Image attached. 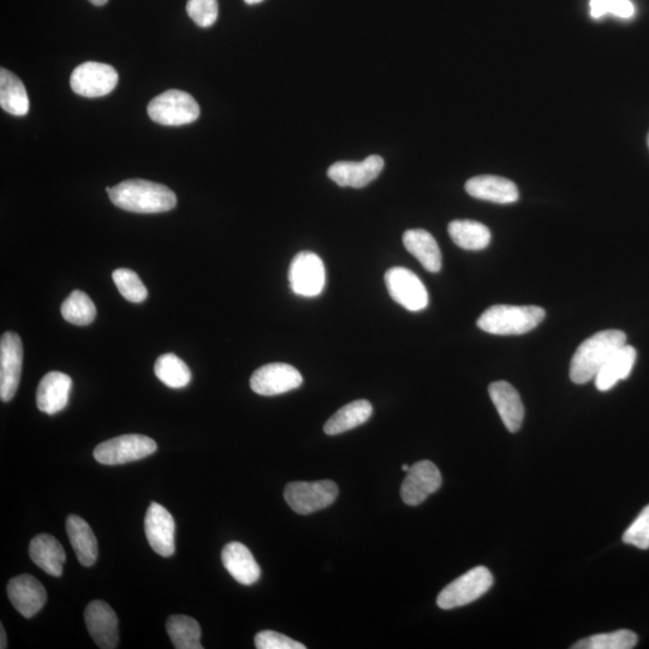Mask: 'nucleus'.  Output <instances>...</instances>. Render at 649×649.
I'll return each mask as SVG.
<instances>
[{
  "label": "nucleus",
  "instance_id": "obj_26",
  "mask_svg": "<svg viewBox=\"0 0 649 649\" xmlns=\"http://www.w3.org/2000/svg\"><path fill=\"white\" fill-rule=\"evenodd\" d=\"M372 414L373 407L368 401L351 402L331 416L324 426V431L327 436H338L365 424Z\"/></svg>",
  "mask_w": 649,
  "mask_h": 649
},
{
  "label": "nucleus",
  "instance_id": "obj_29",
  "mask_svg": "<svg viewBox=\"0 0 649 649\" xmlns=\"http://www.w3.org/2000/svg\"><path fill=\"white\" fill-rule=\"evenodd\" d=\"M170 640L177 649H202L201 628L194 618L184 615H174L166 622Z\"/></svg>",
  "mask_w": 649,
  "mask_h": 649
},
{
  "label": "nucleus",
  "instance_id": "obj_35",
  "mask_svg": "<svg viewBox=\"0 0 649 649\" xmlns=\"http://www.w3.org/2000/svg\"><path fill=\"white\" fill-rule=\"evenodd\" d=\"M187 13L199 27H211L218 20V0H188Z\"/></svg>",
  "mask_w": 649,
  "mask_h": 649
},
{
  "label": "nucleus",
  "instance_id": "obj_13",
  "mask_svg": "<svg viewBox=\"0 0 649 649\" xmlns=\"http://www.w3.org/2000/svg\"><path fill=\"white\" fill-rule=\"evenodd\" d=\"M442 474L431 461L416 462L407 472L401 487L403 502L410 506L420 505L442 486Z\"/></svg>",
  "mask_w": 649,
  "mask_h": 649
},
{
  "label": "nucleus",
  "instance_id": "obj_24",
  "mask_svg": "<svg viewBox=\"0 0 649 649\" xmlns=\"http://www.w3.org/2000/svg\"><path fill=\"white\" fill-rule=\"evenodd\" d=\"M67 533L77 559L83 567H92L98 559V541L91 526L83 518L70 515L67 518Z\"/></svg>",
  "mask_w": 649,
  "mask_h": 649
},
{
  "label": "nucleus",
  "instance_id": "obj_21",
  "mask_svg": "<svg viewBox=\"0 0 649 649\" xmlns=\"http://www.w3.org/2000/svg\"><path fill=\"white\" fill-rule=\"evenodd\" d=\"M224 568L234 579L243 586H252L258 582L261 575L259 564L256 563L252 552L241 543H230L222 552Z\"/></svg>",
  "mask_w": 649,
  "mask_h": 649
},
{
  "label": "nucleus",
  "instance_id": "obj_18",
  "mask_svg": "<svg viewBox=\"0 0 649 649\" xmlns=\"http://www.w3.org/2000/svg\"><path fill=\"white\" fill-rule=\"evenodd\" d=\"M494 407L497 408L506 430L511 433L520 431L525 419V407L515 387L506 381H494L488 387Z\"/></svg>",
  "mask_w": 649,
  "mask_h": 649
},
{
  "label": "nucleus",
  "instance_id": "obj_30",
  "mask_svg": "<svg viewBox=\"0 0 649 649\" xmlns=\"http://www.w3.org/2000/svg\"><path fill=\"white\" fill-rule=\"evenodd\" d=\"M154 372L157 378L171 389H183L192 380V373L187 363L171 353L159 357Z\"/></svg>",
  "mask_w": 649,
  "mask_h": 649
},
{
  "label": "nucleus",
  "instance_id": "obj_41",
  "mask_svg": "<svg viewBox=\"0 0 649 649\" xmlns=\"http://www.w3.org/2000/svg\"><path fill=\"white\" fill-rule=\"evenodd\" d=\"M402 469L404 470V472H408L410 466H408V464H403Z\"/></svg>",
  "mask_w": 649,
  "mask_h": 649
},
{
  "label": "nucleus",
  "instance_id": "obj_34",
  "mask_svg": "<svg viewBox=\"0 0 649 649\" xmlns=\"http://www.w3.org/2000/svg\"><path fill=\"white\" fill-rule=\"evenodd\" d=\"M591 16L598 20L611 14L619 19L629 20L635 15V5L630 0H591Z\"/></svg>",
  "mask_w": 649,
  "mask_h": 649
},
{
  "label": "nucleus",
  "instance_id": "obj_42",
  "mask_svg": "<svg viewBox=\"0 0 649 649\" xmlns=\"http://www.w3.org/2000/svg\"><path fill=\"white\" fill-rule=\"evenodd\" d=\"M647 144H648V147H649V134H648V138H647Z\"/></svg>",
  "mask_w": 649,
  "mask_h": 649
},
{
  "label": "nucleus",
  "instance_id": "obj_20",
  "mask_svg": "<svg viewBox=\"0 0 649 649\" xmlns=\"http://www.w3.org/2000/svg\"><path fill=\"white\" fill-rule=\"evenodd\" d=\"M466 192L475 199L500 205L514 204L520 198L514 182L490 175L470 178L466 183Z\"/></svg>",
  "mask_w": 649,
  "mask_h": 649
},
{
  "label": "nucleus",
  "instance_id": "obj_12",
  "mask_svg": "<svg viewBox=\"0 0 649 649\" xmlns=\"http://www.w3.org/2000/svg\"><path fill=\"white\" fill-rule=\"evenodd\" d=\"M23 363V345L19 335L7 332L0 341V398L13 400L19 389Z\"/></svg>",
  "mask_w": 649,
  "mask_h": 649
},
{
  "label": "nucleus",
  "instance_id": "obj_36",
  "mask_svg": "<svg viewBox=\"0 0 649 649\" xmlns=\"http://www.w3.org/2000/svg\"><path fill=\"white\" fill-rule=\"evenodd\" d=\"M625 544L635 546L640 550L649 549V505L640 512L636 520L623 535Z\"/></svg>",
  "mask_w": 649,
  "mask_h": 649
},
{
  "label": "nucleus",
  "instance_id": "obj_25",
  "mask_svg": "<svg viewBox=\"0 0 649 649\" xmlns=\"http://www.w3.org/2000/svg\"><path fill=\"white\" fill-rule=\"evenodd\" d=\"M636 349L625 344L609 361L601 367L595 375V386L601 392L609 391L618 384V381L629 377L636 362Z\"/></svg>",
  "mask_w": 649,
  "mask_h": 649
},
{
  "label": "nucleus",
  "instance_id": "obj_7",
  "mask_svg": "<svg viewBox=\"0 0 649 649\" xmlns=\"http://www.w3.org/2000/svg\"><path fill=\"white\" fill-rule=\"evenodd\" d=\"M157 449V443L150 437L125 434L98 445L94 450V458L105 466H119L151 456Z\"/></svg>",
  "mask_w": 649,
  "mask_h": 649
},
{
  "label": "nucleus",
  "instance_id": "obj_5",
  "mask_svg": "<svg viewBox=\"0 0 649 649\" xmlns=\"http://www.w3.org/2000/svg\"><path fill=\"white\" fill-rule=\"evenodd\" d=\"M492 585L491 571L485 567H476L446 586L439 593L437 604L443 610L466 606L490 591Z\"/></svg>",
  "mask_w": 649,
  "mask_h": 649
},
{
  "label": "nucleus",
  "instance_id": "obj_31",
  "mask_svg": "<svg viewBox=\"0 0 649 649\" xmlns=\"http://www.w3.org/2000/svg\"><path fill=\"white\" fill-rule=\"evenodd\" d=\"M61 312L68 323L87 326L93 323L95 315H97V308H95L91 297L81 290H75L63 302Z\"/></svg>",
  "mask_w": 649,
  "mask_h": 649
},
{
  "label": "nucleus",
  "instance_id": "obj_27",
  "mask_svg": "<svg viewBox=\"0 0 649 649\" xmlns=\"http://www.w3.org/2000/svg\"><path fill=\"white\" fill-rule=\"evenodd\" d=\"M0 106L14 116H26L29 111V99L25 86L13 73L0 70Z\"/></svg>",
  "mask_w": 649,
  "mask_h": 649
},
{
  "label": "nucleus",
  "instance_id": "obj_33",
  "mask_svg": "<svg viewBox=\"0 0 649 649\" xmlns=\"http://www.w3.org/2000/svg\"><path fill=\"white\" fill-rule=\"evenodd\" d=\"M113 282H115L119 293L125 300L133 303H141L147 299L148 291L140 277L129 269H118L113 272Z\"/></svg>",
  "mask_w": 649,
  "mask_h": 649
},
{
  "label": "nucleus",
  "instance_id": "obj_39",
  "mask_svg": "<svg viewBox=\"0 0 649 649\" xmlns=\"http://www.w3.org/2000/svg\"><path fill=\"white\" fill-rule=\"evenodd\" d=\"M94 5H97V7H101V5H105L109 0H89Z\"/></svg>",
  "mask_w": 649,
  "mask_h": 649
},
{
  "label": "nucleus",
  "instance_id": "obj_2",
  "mask_svg": "<svg viewBox=\"0 0 649 649\" xmlns=\"http://www.w3.org/2000/svg\"><path fill=\"white\" fill-rule=\"evenodd\" d=\"M112 204L134 213H162L177 205V196L163 184L145 180H128L110 190Z\"/></svg>",
  "mask_w": 649,
  "mask_h": 649
},
{
  "label": "nucleus",
  "instance_id": "obj_17",
  "mask_svg": "<svg viewBox=\"0 0 649 649\" xmlns=\"http://www.w3.org/2000/svg\"><path fill=\"white\" fill-rule=\"evenodd\" d=\"M8 597L23 617L32 618L45 606L47 593L35 577L20 575L9 582Z\"/></svg>",
  "mask_w": 649,
  "mask_h": 649
},
{
  "label": "nucleus",
  "instance_id": "obj_4",
  "mask_svg": "<svg viewBox=\"0 0 649 649\" xmlns=\"http://www.w3.org/2000/svg\"><path fill=\"white\" fill-rule=\"evenodd\" d=\"M147 112L156 123L178 127L195 122L200 117V106L192 95L170 89L154 98Z\"/></svg>",
  "mask_w": 649,
  "mask_h": 649
},
{
  "label": "nucleus",
  "instance_id": "obj_37",
  "mask_svg": "<svg viewBox=\"0 0 649 649\" xmlns=\"http://www.w3.org/2000/svg\"><path fill=\"white\" fill-rule=\"evenodd\" d=\"M255 647L258 649H306V646L302 645V643L272 630L261 631L256 635Z\"/></svg>",
  "mask_w": 649,
  "mask_h": 649
},
{
  "label": "nucleus",
  "instance_id": "obj_8",
  "mask_svg": "<svg viewBox=\"0 0 649 649\" xmlns=\"http://www.w3.org/2000/svg\"><path fill=\"white\" fill-rule=\"evenodd\" d=\"M385 284L392 300L410 312L424 311L430 302L425 284L414 272L404 267H392L387 271Z\"/></svg>",
  "mask_w": 649,
  "mask_h": 649
},
{
  "label": "nucleus",
  "instance_id": "obj_9",
  "mask_svg": "<svg viewBox=\"0 0 649 649\" xmlns=\"http://www.w3.org/2000/svg\"><path fill=\"white\" fill-rule=\"evenodd\" d=\"M290 288L302 297H317L323 293L326 271L323 260L312 252H301L291 261L289 269Z\"/></svg>",
  "mask_w": 649,
  "mask_h": 649
},
{
  "label": "nucleus",
  "instance_id": "obj_10",
  "mask_svg": "<svg viewBox=\"0 0 649 649\" xmlns=\"http://www.w3.org/2000/svg\"><path fill=\"white\" fill-rule=\"evenodd\" d=\"M118 73L111 65L86 62L77 67L70 77V86L85 98H100L110 94L118 83Z\"/></svg>",
  "mask_w": 649,
  "mask_h": 649
},
{
  "label": "nucleus",
  "instance_id": "obj_15",
  "mask_svg": "<svg viewBox=\"0 0 649 649\" xmlns=\"http://www.w3.org/2000/svg\"><path fill=\"white\" fill-rule=\"evenodd\" d=\"M85 622L89 634L99 648L118 647V617L109 604L101 600L92 601L85 611Z\"/></svg>",
  "mask_w": 649,
  "mask_h": 649
},
{
  "label": "nucleus",
  "instance_id": "obj_19",
  "mask_svg": "<svg viewBox=\"0 0 649 649\" xmlns=\"http://www.w3.org/2000/svg\"><path fill=\"white\" fill-rule=\"evenodd\" d=\"M73 380L62 372H50L41 379L37 391L40 412L55 415L68 406Z\"/></svg>",
  "mask_w": 649,
  "mask_h": 649
},
{
  "label": "nucleus",
  "instance_id": "obj_11",
  "mask_svg": "<svg viewBox=\"0 0 649 649\" xmlns=\"http://www.w3.org/2000/svg\"><path fill=\"white\" fill-rule=\"evenodd\" d=\"M302 375L288 363H269L256 369L250 378V387L260 396H278L299 389Z\"/></svg>",
  "mask_w": 649,
  "mask_h": 649
},
{
  "label": "nucleus",
  "instance_id": "obj_22",
  "mask_svg": "<svg viewBox=\"0 0 649 649\" xmlns=\"http://www.w3.org/2000/svg\"><path fill=\"white\" fill-rule=\"evenodd\" d=\"M29 555L32 561L46 574L59 577L63 575L65 551L59 541L49 534H40L31 541Z\"/></svg>",
  "mask_w": 649,
  "mask_h": 649
},
{
  "label": "nucleus",
  "instance_id": "obj_28",
  "mask_svg": "<svg viewBox=\"0 0 649 649\" xmlns=\"http://www.w3.org/2000/svg\"><path fill=\"white\" fill-rule=\"evenodd\" d=\"M448 230L451 240L462 249L482 250L491 243L490 229L474 220H454Z\"/></svg>",
  "mask_w": 649,
  "mask_h": 649
},
{
  "label": "nucleus",
  "instance_id": "obj_6",
  "mask_svg": "<svg viewBox=\"0 0 649 649\" xmlns=\"http://www.w3.org/2000/svg\"><path fill=\"white\" fill-rule=\"evenodd\" d=\"M337 497L338 486L331 480L291 482L284 490L288 505L300 515L329 508Z\"/></svg>",
  "mask_w": 649,
  "mask_h": 649
},
{
  "label": "nucleus",
  "instance_id": "obj_16",
  "mask_svg": "<svg viewBox=\"0 0 649 649\" xmlns=\"http://www.w3.org/2000/svg\"><path fill=\"white\" fill-rule=\"evenodd\" d=\"M383 169V158L369 156L363 162H337L327 170V176L339 187L360 189L373 182Z\"/></svg>",
  "mask_w": 649,
  "mask_h": 649
},
{
  "label": "nucleus",
  "instance_id": "obj_3",
  "mask_svg": "<svg viewBox=\"0 0 649 649\" xmlns=\"http://www.w3.org/2000/svg\"><path fill=\"white\" fill-rule=\"evenodd\" d=\"M545 317V309L538 306L496 305L481 314L478 326L491 335H525L537 329Z\"/></svg>",
  "mask_w": 649,
  "mask_h": 649
},
{
  "label": "nucleus",
  "instance_id": "obj_23",
  "mask_svg": "<svg viewBox=\"0 0 649 649\" xmlns=\"http://www.w3.org/2000/svg\"><path fill=\"white\" fill-rule=\"evenodd\" d=\"M403 244L428 272L438 273L442 270V252L430 232L422 229L408 230L404 232Z\"/></svg>",
  "mask_w": 649,
  "mask_h": 649
},
{
  "label": "nucleus",
  "instance_id": "obj_1",
  "mask_svg": "<svg viewBox=\"0 0 649 649\" xmlns=\"http://www.w3.org/2000/svg\"><path fill=\"white\" fill-rule=\"evenodd\" d=\"M627 344V335L619 330L595 333L575 351L570 363V379L577 385L589 383L601 367Z\"/></svg>",
  "mask_w": 649,
  "mask_h": 649
},
{
  "label": "nucleus",
  "instance_id": "obj_40",
  "mask_svg": "<svg viewBox=\"0 0 649 649\" xmlns=\"http://www.w3.org/2000/svg\"><path fill=\"white\" fill-rule=\"evenodd\" d=\"M244 2H246L249 5H255L264 2V0H244Z\"/></svg>",
  "mask_w": 649,
  "mask_h": 649
},
{
  "label": "nucleus",
  "instance_id": "obj_32",
  "mask_svg": "<svg viewBox=\"0 0 649 649\" xmlns=\"http://www.w3.org/2000/svg\"><path fill=\"white\" fill-rule=\"evenodd\" d=\"M637 635L630 630H617L613 633L598 634L576 642L574 649H631L636 646Z\"/></svg>",
  "mask_w": 649,
  "mask_h": 649
},
{
  "label": "nucleus",
  "instance_id": "obj_14",
  "mask_svg": "<svg viewBox=\"0 0 649 649\" xmlns=\"http://www.w3.org/2000/svg\"><path fill=\"white\" fill-rule=\"evenodd\" d=\"M145 532L148 544L159 556L169 558L176 551L174 517L163 505L152 503L145 518Z\"/></svg>",
  "mask_w": 649,
  "mask_h": 649
},
{
  "label": "nucleus",
  "instance_id": "obj_38",
  "mask_svg": "<svg viewBox=\"0 0 649 649\" xmlns=\"http://www.w3.org/2000/svg\"><path fill=\"white\" fill-rule=\"evenodd\" d=\"M0 648L4 649L8 647V641H7V633H5L4 627H0Z\"/></svg>",
  "mask_w": 649,
  "mask_h": 649
}]
</instances>
